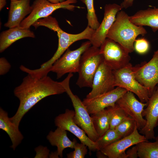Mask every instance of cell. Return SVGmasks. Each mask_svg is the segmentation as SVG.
Listing matches in <instances>:
<instances>
[{"label": "cell", "instance_id": "obj_18", "mask_svg": "<svg viewBox=\"0 0 158 158\" xmlns=\"http://www.w3.org/2000/svg\"><path fill=\"white\" fill-rule=\"evenodd\" d=\"M30 2V0L11 1L8 20L4 26L9 28L19 26L25 17L32 11Z\"/></svg>", "mask_w": 158, "mask_h": 158}, {"label": "cell", "instance_id": "obj_20", "mask_svg": "<svg viewBox=\"0 0 158 158\" xmlns=\"http://www.w3.org/2000/svg\"><path fill=\"white\" fill-rule=\"evenodd\" d=\"M34 33L30 29L21 28L19 26L1 32L0 35V52L1 53L16 41L26 37L34 38Z\"/></svg>", "mask_w": 158, "mask_h": 158}, {"label": "cell", "instance_id": "obj_10", "mask_svg": "<svg viewBox=\"0 0 158 158\" xmlns=\"http://www.w3.org/2000/svg\"><path fill=\"white\" fill-rule=\"evenodd\" d=\"M136 79L147 89L150 97L158 84V49L148 62L133 66Z\"/></svg>", "mask_w": 158, "mask_h": 158}, {"label": "cell", "instance_id": "obj_34", "mask_svg": "<svg viewBox=\"0 0 158 158\" xmlns=\"http://www.w3.org/2000/svg\"><path fill=\"white\" fill-rule=\"evenodd\" d=\"M133 1L134 0H124L121 3L120 6L122 8H127L133 5Z\"/></svg>", "mask_w": 158, "mask_h": 158}, {"label": "cell", "instance_id": "obj_1", "mask_svg": "<svg viewBox=\"0 0 158 158\" xmlns=\"http://www.w3.org/2000/svg\"><path fill=\"white\" fill-rule=\"evenodd\" d=\"M65 92L61 82L55 81L47 75L37 78L28 74L14 90L20 103L16 113L10 118L11 121L19 127L24 115L39 102L47 97Z\"/></svg>", "mask_w": 158, "mask_h": 158}, {"label": "cell", "instance_id": "obj_23", "mask_svg": "<svg viewBox=\"0 0 158 158\" xmlns=\"http://www.w3.org/2000/svg\"><path fill=\"white\" fill-rule=\"evenodd\" d=\"M95 129L99 137L109 128V115L108 109H105L91 114Z\"/></svg>", "mask_w": 158, "mask_h": 158}, {"label": "cell", "instance_id": "obj_7", "mask_svg": "<svg viewBox=\"0 0 158 158\" xmlns=\"http://www.w3.org/2000/svg\"><path fill=\"white\" fill-rule=\"evenodd\" d=\"M114 86L119 87L135 94L142 103H147L150 97L147 88L136 79L131 63L126 67L113 70Z\"/></svg>", "mask_w": 158, "mask_h": 158}, {"label": "cell", "instance_id": "obj_25", "mask_svg": "<svg viewBox=\"0 0 158 158\" xmlns=\"http://www.w3.org/2000/svg\"><path fill=\"white\" fill-rule=\"evenodd\" d=\"M107 109L109 115V128L115 129L121 122L129 116L116 104L114 106L109 107Z\"/></svg>", "mask_w": 158, "mask_h": 158}, {"label": "cell", "instance_id": "obj_32", "mask_svg": "<svg viewBox=\"0 0 158 158\" xmlns=\"http://www.w3.org/2000/svg\"><path fill=\"white\" fill-rule=\"evenodd\" d=\"M11 65L7 60L4 57L0 59V74L4 75L8 72Z\"/></svg>", "mask_w": 158, "mask_h": 158}, {"label": "cell", "instance_id": "obj_4", "mask_svg": "<svg viewBox=\"0 0 158 158\" xmlns=\"http://www.w3.org/2000/svg\"><path fill=\"white\" fill-rule=\"evenodd\" d=\"M103 61L99 48L92 46L88 48L81 56L76 84L80 88H92L95 74Z\"/></svg>", "mask_w": 158, "mask_h": 158}, {"label": "cell", "instance_id": "obj_29", "mask_svg": "<svg viewBox=\"0 0 158 158\" xmlns=\"http://www.w3.org/2000/svg\"><path fill=\"white\" fill-rule=\"evenodd\" d=\"M87 146L81 142H77L75 144L74 150L67 154L68 158H84L87 154Z\"/></svg>", "mask_w": 158, "mask_h": 158}, {"label": "cell", "instance_id": "obj_3", "mask_svg": "<svg viewBox=\"0 0 158 158\" xmlns=\"http://www.w3.org/2000/svg\"><path fill=\"white\" fill-rule=\"evenodd\" d=\"M129 17L122 10L118 12L108 32L107 38L119 43L131 53L134 50V44L137 37L139 35L144 36L147 32L142 26L137 25L131 22Z\"/></svg>", "mask_w": 158, "mask_h": 158}, {"label": "cell", "instance_id": "obj_38", "mask_svg": "<svg viewBox=\"0 0 158 158\" xmlns=\"http://www.w3.org/2000/svg\"><path fill=\"white\" fill-rule=\"evenodd\" d=\"M50 2L54 4H58L64 1L65 0H47Z\"/></svg>", "mask_w": 158, "mask_h": 158}, {"label": "cell", "instance_id": "obj_39", "mask_svg": "<svg viewBox=\"0 0 158 158\" xmlns=\"http://www.w3.org/2000/svg\"><path fill=\"white\" fill-rule=\"evenodd\" d=\"M11 1H16L18 0H10Z\"/></svg>", "mask_w": 158, "mask_h": 158}, {"label": "cell", "instance_id": "obj_28", "mask_svg": "<svg viewBox=\"0 0 158 158\" xmlns=\"http://www.w3.org/2000/svg\"><path fill=\"white\" fill-rule=\"evenodd\" d=\"M86 5L87 9V18L88 21L87 26L94 30L99 26V22L96 14L94 6V0H81Z\"/></svg>", "mask_w": 158, "mask_h": 158}, {"label": "cell", "instance_id": "obj_6", "mask_svg": "<svg viewBox=\"0 0 158 158\" xmlns=\"http://www.w3.org/2000/svg\"><path fill=\"white\" fill-rule=\"evenodd\" d=\"M77 2V0H67L54 4L47 0H35L31 5V13L22 21L19 27L21 28L29 29L36 21L50 16L54 11L59 8L73 11L75 8H81L71 4Z\"/></svg>", "mask_w": 158, "mask_h": 158}, {"label": "cell", "instance_id": "obj_16", "mask_svg": "<svg viewBox=\"0 0 158 158\" xmlns=\"http://www.w3.org/2000/svg\"><path fill=\"white\" fill-rule=\"evenodd\" d=\"M122 9L120 5L116 4L105 5L103 19L89 40L92 46L100 47L107 38L108 32L116 20L117 13Z\"/></svg>", "mask_w": 158, "mask_h": 158}, {"label": "cell", "instance_id": "obj_5", "mask_svg": "<svg viewBox=\"0 0 158 158\" xmlns=\"http://www.w3.org/2000/svg\"><path fill=\"white\" fill-rule=\"evenodd\" d=\"M73 75L69 73L61 83L66 92L71 99L74 109L75 114L73 117L75 122L86 133L92 141L95 142L99 138L94 128L92 118L86 107L79 98L72 92L70 87V81Z\"/></svg>", "mask_w": 158, "mask_h": 158}, {"label": "cell", "instance_id": "obj_12", "mask_svg": "<svg viewBox=\"0 0 158 158\" xmlns=\"http://www.w3.org/2000/svg\"><path fill=\"white\" fill-rule=\"evenodd\" d=\"M113 70L104 61L100 64L94 76L92 90L86 98H93L114 88Z\"/></svg>", "mask_w": 158, "mask_h": 158}, {"label": "cell", "instance_id": "obj_19", "mask_svg": "<svg viewBox=\"0 0 158 158\" xmlns=\"http://www.w3.org/2000/svg\"><path fill=\"white\" fill-rule=\"evenodd\" d=\"M130 20L139 26H147L155 32L158 30V8H148L140 10L129 17Z\"/></svg>", "mask_w": 158, "mask_h": 158}, {"label": "cell", "instance_id": "obj_33", "mask_svg": "<svg viewBox=\"0 0 158 158\" xmlns=\"http://www.w3.org/2000/svg\"><path fill=\"white\" fill-rule=\"evenodd\" d=\"M126 153L127 158H137L138 157L137 145H135L131 149L128 150Z\"/></svg>", "mask_w": 158, "mask_h": 158}, {"label": "cell", "instance_id": "obj_21", "mask_svg": "<svg viewBox=\"0 0 158 158\" xmlns=\"http://www.w3.org/2000/svg\"><path fill=\"white\" fill-rule=\"evenodd\" d=\"M47 138L52 146L56 147V151L60 158L63 157V151L65 149L74 148L77 142L75 138L71 141L67 136V131L59 127L54 131H50Z\"/></svg>", "mask_w": 158, "mask_h": 158}, {"label": "cell", "instance_id": "obj_15", "mask_svg": "<svg viewBox=\"0 0 158 158\" xmlns=\"http://www.w3.org/2000/svg\"><path fill=\"white\" fill-rule=\"evenodd\" d=\"M116 104L135 121L138 130H140L145 126L146 120L143 118L142 112L145 107L147 105L146 103L139 101L133 93L128 91Z\"/></svg>", "mask_w": 158, "mask_h": 158}, {"label": "cell", "instance_id": "obj_35", "mask_svg": "<svg viewBox=\"0 0 158 158\" xmlns=\"http://www.w3.org/2000/svg\"><path fill=\"white\" fill-rule=\"evenodd\" d=\"M97 156L98 158H108L106 155L104 154L100 150H97Z\"/></svg>", "mask_w": 158, "mask_h": 158}, {"label": "cell", "instance_id": "obj_8", "mask_svg": "<svg viewBox=\"0 0 158 158\" xmlns=\"http://www.w3.org/2000/svg\"><path fill=\"white\" fill-rule=\"evenodd\" d=\"M91 45L89 40L82 43L75 50H71L68 48L53 64L50 72L55 73L57 79L60 78L67 73L78 72L81 56Z\"/></svg>", "mask_w": 158, "mask_h": 158}, {"label": "cell", "instance_id": "obj_27", "mask_svg": "<svg viewBox=\"0 0 158 158\" xmlns=\"http://www.w3.org/2000/svg\"><path fill=\"white\" fill-rule=\"evenodd\" d=\"M136 126L135 121L129 116L117 126L115 129L122 138L131 134Z\"/></svg>", "mask_w": 158, "mask_h": 158}, {"label": "cell", "instance_id": "obj_31", "mask_svg": "<svg viewBox=\"0 0 158 158\" xmlns=\"http://www.w3.org/2000/svg\"><path fill=\"white\" fill-rule=\"evenodd\" d=\"M35 150L36 153L35 158L49 157L50 150L47 147L40 145L36 147Z\"/></svg>", "mask_w": 158, "mask_h": 158}, {"label": "cell", "instance_id": "obj_22", "mask_svg": "<svg viewBox=\"0 0 158 158\" xmlns=\"http://www.w3.org/2000/svg\"><path fill=\"white\" fill-rule=\"evenodd\" d=\"M17 126L11 121L8 113L0 108V129L8 135L12 142L11 146L13 150L21 143L24 137Z\"/></svg>", "mask_w": 158, "mask_h": 158}, {"label": "cell", "instance_id": "obj_24", "mask_svg": "<svg viewBox=\"0 0 158 158\" xmlns=\"http://www.w3.org/2000/svg\"><path fill=\"white\" fill-rule=\"evenodd\" d=\"M155 139L153 142L144 141L137 144L139 158H158V135Z\"/></svg>", "mask_w": 158, "mask_h": 158}, {"label": "cell", "instance_id": "obj_26", "mask_svg": "<svg viewBox=\"0 0 158 158\" xmlns=\"http://www.w3.org/2000/svg\"><path fill=\"white\" fill-rule=\"evenodd\" d=\"M121 138L115 129L109 128L95 142L98 150H100Z\"/></svg>", "mask_w": 158, "mask_h": 158}, {"label": "cell", "instance_id": "obj_2", "mask_svg": "<svg viewBox=\"0 0 158 158\" xmlns=\"http://www.w3.org/2000/svg\"><path fill=\"white\" fill-rule=\"evenodd\" d=\"M33 26L35 28L40 26H44L56 32L59 40L57 49L53 56L49 60L41 65L39 68L32 70V75L38 78L47 75L53 64L71 44L82 40L87 39L90 40L95 30L87 26L83 31L79 33H68L61 29L56 19L50 16L39 19L33 24Z\"/></svg>", "mask_w": 158, "mask_h": 158}, {"label": "cell", "instance_id": "obj_11", "mask_svg": "<svg viewBox=\"0 0 158 158\" xmlns=\"http://www.w3.org/2000/svg\"><path fill=\"white\" fill-rule=\"evenodd\" d=\"M75 111L66 109L64 113L56 116L54 119L55 125L68 131L76 136L80 142L86 145L90 151L98 150L95 142L92 141L86 135L85 132L74 122Z\"/></svg>", "mask_w": 158, "mask_h": 158}, {"label": "cell", "instance_id": "obj_14", "mask_svg": "<svg viewBox=\"0 0 158 158\" xmlns=\"http://www.w3.org/2000/svg\"><path fill=\"white\" fill-rule=\"evenodd\" d=\"M137 126L130 135L117 140L100 150L109 158H127L126 150L129 147L143 141H147L138 131Z\"/></svg>", "mask_w": 158, "mask_h": 158}, {"label": "cell", "instance_id": "obj_30", "mask_svg": "<svg viewBox=\"0 0 158 158\" xmlns=\"http://www.w3.org/2000/svg\"><path fill=\"white\" fill-rule=\"evenodd\" d=\"M134 43V50L138 54H145L149 49V42L144 38L136 39Z\"/></svg>", "mask_w": 158, "mask_h": 158}, {"label": "cell", "instance_id": "obj_37", "mask_svg": "<svg viewBox=\"0 0 158 158\" xmlns=\"http://www.w3.org/2000/svg\"><path fill=\"white\" fill-rule=\"evenodd\" d=\"M6 0H0V10L1 11L6 4Z\"/></svg>", "mask_w": 158, "mask_h": 158}, {"label": "cell", "instance_id": "obj_17", "mask_svg": "<svg viewBox=\"0 0 158 158\" xmlns=\"http://www.w3.org/2000/svg\"><path fill=\"white\" fill-rule=\"evenodd\" d=\"M146 103V107L142 112V116L145 117L146 123L139 133L148 140L155 138L154 129L158 126V84Z\"/></svg>", "mask_w": 158, "mask_h": 158}, {"label": "cell", "instance_id": "obj_9", "mask_svg": "<svg viewBox=\"0 0 158 158\" xmlns=\"http://www.w3.org/2000/svg\"><path fill=\"white\" fill-rule=\"evenodd\" d=\"M99 49L104 61L112 70L123 68L130 63L131 58L129 52L111 39L107 38Z\"/></svg>", "mask_w": 158, "mask_h": 158}, {"label": "cell", "instance_id": "obj_36", "mask_svg": "<svg viewBox=\"0 0 158 158\" xmlns=\"http://www.w3.org/2000/svg\"><path fill=\"white\" fill-rule=\"evenodd\" d=\"M59 157L56 151L50 154L49 158H59Z\"/></svg>", "mask_w": 158, "mask_h": 158}, {"label": "cell", "instance_id": "obj_13", "mask_svg": "<svg viewBox=\"0 0 158 158\" xmlns=\"http://www.w3.org/2000/svg\"><path fill=\"white\" fill-rule=\"evenodd\" d=\"M127 91L125 89L117 87L94 97L85 98L82 101L89 114H92L106 108L114 106L117 101Z\"/></svg>", "mask_w": 158, "mask_h": 158}]
</instances>
